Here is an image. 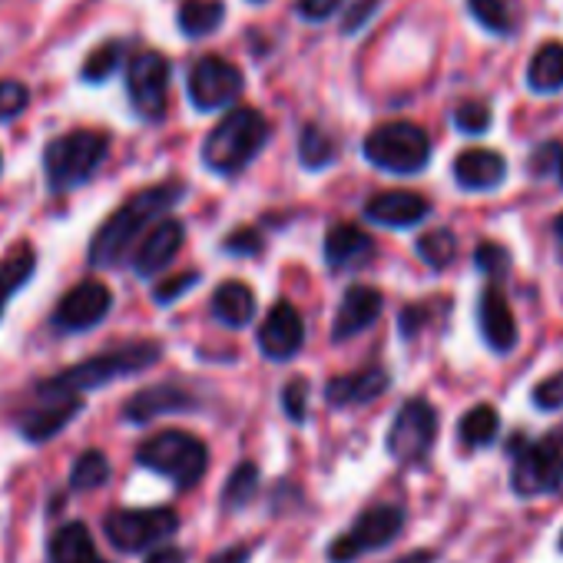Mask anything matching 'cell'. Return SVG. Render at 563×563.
<instances>
[{
  "label": "cell",
  "mask_w": 563,
  "mask_h": 563,
  "mask_svg": "<svg viewBox=\"0 0 563 563\" xmlns=\"http://www.w3.org/2000/svg\"><path fill=\"white\" fill-rule=\"evenodd\" d=\"M146 563H186V553L176 550V547H159L156 553H150Z\"/></svg>",
  "instance_id": "46"
},
{
  "label": "cell",
  "mask_w": 563,
  "mask_h": 563,
  "mask_svg": "<svg viewBox=\"0 0 563 563\" xmlns=\"http://www.w3.org/2000/svg\"><path fill=\"white\" fill-rule=\"evenodd\" d=\"M510 487L517 497H543L563 484V431H550L540 441L514 448Z\"/></svg>",
  "instance_id": "7"
},
{
  "label": "cell",
  "mask_w": 563,
  "mask_h": 563,
  "mask_svg": "<svg viewBox=\"0 0 563 563\" xmlns=\"http://www.w3.org/2000/svg\"><path fill=\"white\" fill-rule=\"evenodd\" d=\"M418 255H421L431 268H444V265H451V262H454V255H457V239H454V232H448V229H434V232L421 235V239H418Z\"/></svg>",
  "instance_id": "34"
},
{
  "label": "cell",
  "mask_w": 563,
  "mask_h": 563,
  "mask_svg": "<svg viewBox=\"0 0 563 563\" xmlns=\"http://www.w3.org/2000/svg\"><path fill=\"white\" fill-rule=\"evenodd\" d=\"M533 405L540 411H560L563 408V372L543 378L537 388H533Z\"/></svg>",
  "instance_id": "39"
},
{
  "label": "cell",
  "mask_w": 563,
  "mask_h": 563,
  "mask_svg": "<svg viewBox=\"0 0 563 563\" xmlns=\"http://www.w3.org/2000/svg\"><path fill=\"white\" fill-rule=\"evenodd\" d=\"M467 11L490 34H510V27H514L510 11H507L504 0H467Z\"/></svg>",
  "instance_id": "35"
},
{
  "label": "cell",
  "mask_w": 563,
  "mask_h": 563,
  "mask_svg": "<svg viewBox=\"0 0 563 563\" xmlns=\"http://www.w3.org/2000/svg\"><path fill=\"white\" fill-rule=\"evenodd\" d=\"M252 4H265V0H252Z\"/></svg>",
  "instance_id": "50"
},
{
  "label": "cell",
  "mask_w": 563,
  "mask_h": 563,
  "mask_svg": "<svg viewBox=\"0 0 563 563\" xmlns=\"http://www.w3.org/2000/svg\"><path fill=\"white\" fill-rule=\"evenodd\" d=\"M553 239H556V252H560V258H563V212L553 219Z\"/></svg>",
  "instance_id": "48"
},
{
  "label": "cell",
  "mask_w": 563,
  "mask_h": 563,
  "mask_svg": "<svg viewBox=\"0 0 563 563\" xmlns=\"http://www.w3.org/2000/svg\"><path fill=\"white\" fill-rule=\"evenodd\" d=\"M31 103V90L21 80H0V123L14 120L27 110Z\"/></svg>",
  "instance_id": "36"
},
{
  "label": "cell",
  "mask_w": 563,
  "mask_h": 563,
  "mask_svg": "<svg viewBox=\"0 0 563 563\" xmlns=\"http://www.w3.org/2000/svg\"><path fill=\"white\" fill-rule=\"evenodd\" d=\"M428 216V199L408 189H391V192H378L365 202V219L388 225V229H408L418 225Z\"/></svg>",
  "instance_id": "20"
},
{
  "label": "cell",
  "mask_w": 563,
  "mask_h": 563,
  "mask_svg": "<svg viewBox=\"0 0 563 563\" xmlns=\"http://www.w3.org/2000/svg\"><path fill=\"white\" fill-rule=\"evenodd\" d=\"M474 262H477V268H481V272H487V275H500V272L510 265V255H507L500 245H494V242H481V249L474 252Z\"/></svg>",
  "instance_id": "42"
},
{
  "label": "cell",
  "mask_w": 563,
  "mask_h": 563,
  "mask_svg": "<svg viewBox=\"0 0 563 563\" xmlns=\"http://www.w3.org/2000/svg\"><path fill=\"white\" fill-rule=\"evenodd\" d=\"M255 490H258V467L252 461L235 464L229 481H225V487H222V510L225 514L229 510H242L255 497Z\"/></svg>",
  "instance_id": "30"
},
{
  "label": "cell",
  "mask_w": 563,
  "mask_h": 563,
  "mask_svg": "<svg viewBox=\"0 0 563 563\" xmlns=\"http://www.w3.org/2000/svg\"><path fill=\"white\" fill-rule=\"evenodd\" d=\"M136 464L169 477L179 490H192L209 467V448L186 431H159L136 448Z\"/></svg>",
  "instance_id": "5"
},
{
  "label": "cell",
  "mask_w": 563,
  "mask_h": 563,
  "mask_svg": "<svg viewBox=\"0 0 563 563\" xmlns=\"http://www.w3.org/2000/svg\"><path fill=\"white\" fill-rule=\"evenodd\" d=\"M113 309V292L97 278H87L74 286L54 309V329L60 332H87L100 325Z\"/></svg>",
  "instance_id": "13"
},
{
  "label": "cell",
  "mask_w": 563,
  "mask_h": 563,
  "mask_svg": "<svg viewBox=\"0 0 563 563\" xmlns=\"http://www.w3.org/2000/svg\"><path fill=\"white\" fill-rule=\"evenodd\" d=\"M454 126H457L461 133L481 136V133H487V126H490V110H487L484 103L467 100V103H461V107L454 110Z\"/></svg>",
  "instance_id": "38"
},
{
  "label": "cell",
  "mask_w": 563,
  "mask_h": 563,
  "mask_svg": "<svg viewBox=\"0 0 563 563\" xmlns=\"http://www.w3.org/2000/svg\"><path fill=\"white\" fill-rule=\"evenodd\" d=\"M372 252H375L372 235H368L365 229L352 225V222H339V225H332L329 235H325V258H329V265H335V268H355V265H362Z\"/></svg>",
  "instance_id": "24"
},
{
  "label": "cell",
  "mask_w": 563,
  "mask_h": 563,
  "mask_svg": "<svg viewBox=\"0 0 563 563\" xmlns=\"http://www.w3.org/2000/svg\"><path fill=\"white\" fill-rule=\"evenodd\" d=\"M342 4H345V0H299L296 11H299V18H302V21H309V24H322V21H329Z\"/></svg>",
  "instance_id": "43"
},
{
  "label": "cell",
  "mask_w": 563,
  "mask_h": 563,
  "mask_svg": "<svg viewBox=\"0 0 563 563\" xmlns=\"http://www.w3.org/2000/svg\"><path fill=\"white\" fill-rule=\"evenodd\" d=\"M110 153V136L100 130H74L47 143L44 150V176L54 192L80 189L97 176Z\"/></svg>",
  "instance_id": "4"
},
{
  "label": "cell",
  "mask_w": 563,
  "mask_h": 563,
  "mask_svg": "<svg viewBox=\"0 0 563 563\" xmlns=\"http://www.w3.org/2000/svg\"><path fill=\"white\" fill-rule=\"evenodd\" d=\"M249 556H252V547H245V543H235V547H225L222 553L209 556L206 563H249Z\"/></svg>",
  "instance_id": "45"
},
{
  "label": "cell",
  "mask_w": 563,
  "mask_h": 563,
  "mask_svg": "<svg viewBox=\"0 0 563 563\" xmlns=\"http://www.w3.org/2000/svg\"><path fill=\"white\" fill-rule=\"evenodd\" d=\"M0 169H4V156H0Z\"/></svg>",
  "instance_id": "51"
},
{
  "label": "cell",
  "mask_w": 563,
  "mask_h": 563,
  "mask_svg": "<svg viewBox=\"0 0 563 563\" xmlns=\"http://www.w3.org/2000/svg\"><path fill=\"white\" fill-rule=\"evenodd\" d=\"M212 316L229 325V329H242L255 319V296L242 282H222V286L212 292Z\"/></svg>",
  "instance_id": "26"
},
{
  "label": "cell",
  "mask_w": 563,
  "mask_h": 563,
  "mask_svg": "<svg viewBox=\"0 0 563 563\" xmlns=\"http://www.w3.org/2000/svg\"><path fill=\"white\" fill-rule=\"evenodd\" d=\"M438 556L434 553H428V550H415V553H405L401 560H395V563H434Z\"/></svg>",
  "instance_id": "47"
},
{
  "label": "cell",
  "mask_w": 563,
  "mask_h": 563,
  "mask_svg": "<svg viewBox=\"0 0 563 563\" xmlns=\"http://www.w3.org/2000/svg\"><path fill=\"white\" fill-rule=\"evenodd\" d=\"M382 292L378 289H368V286H352L335 312V325H332V339L335 342H345V339H355L362 335L365 329L375 325V319L382 316Z\"/></svg>",
  "instance_id": "18"
},
{
  "label": "cell",
  "mask_w": 563,
  "mask_h": 563,
  "mask_svg": "<svg viewBox=\"0 0 563 563\" xmlns=\"http://www.w3.org/2000/svg\"><path fill=\"white\" fill-rule=\"evenodd\" d=\"M560 550H563V533H560Z\"/></svg>",
  "instance_id": "52"
},
{
  "label": "cell",
  "mask_w": 563,
  "mask_h": 563,
  "mask_svg": "<svg viewBox=\"0 0 563 563\" xmlns=\"http://www.w3.org/2000/svg\"><path fill=\"white\" fill-rule=\"evenodd\" d=\"M34 268H37V252L31 242H18L4 252V258H0V319H4L11 299L34 278Z\"/></svg>",
  "instance_id": "25"
},
{
  "label": "cell",
  "mask_w": 563,
  "mask_h": 563,
  "mask_svg": "<svg viewBox=\"0 0 563 563\" xmlns=\"http://www.w3.org/2000/svg\"><path fill=\"white\" fill-rule=\"evenodd\" d=\"M186 196L183 183H163L136 192L126 199L93 235L90 242V265L93 268H113L123 262V255L136 245V239L150 229V222H159L179 199Z\"/></svg>",
  "instance_id": "1"
},
{
  "label": "cell",
  "mask_w": 563,
  "mask_h": 563,
  "mask_svg": "<svg viewBox=\"0 0 563 563\" xmlns=\"http://www.w3.org/2000/svg\"><path fill=\"white\" fill-rule=\"evenodd\" d=\"M120 57H123V44H120V41H107V44H100V47L87 57L80 77H84L87 84H103V80H110V77L117 74Z\"/></svg>",
  "instance_id": "33"
},
{
  "label": "cell",
  "mask_w": 563,
  "mask_h": 563,
  "mask_svg": "<svg viewBox=\"0 0 563 563\" xmlns=\"http://www.w3.org/2000/svg\"><path fill=\"white\" fill-rule=\"evenodd\" d=\"M556 176H560V183H563V150H560V156H556Z\"/></svg>",
  "instance_id": "49"
},
{
  "label": "cell",
  "mask_w": 563,
  "mask_h": 563,
  "mask_svg": "<svg viewBox=\"0 0 563 563\" xmlns=\"http://www.w3.org/2000/svg\"><path fill=\"white\" fill-rule=\"evenodd\" d=\"M507 176V163L500 153L494 150H464L457 159H454V179L461 189L467 192H487V189H497Z\"/></svg>",
  "instance_id": "22"
},
{
  "label": "cell",
  "mask_w": 563,
  "mask_h": 563,
  "mask_svg": "<svg viewBox=\"0 0 563 563\" xmlns=\"http://www.w3.org/2000/svg\"><path fill=\"white\" fill-rule=\"evenodd\" d=\"M497 431H500V415H497V408H490V405L471 408V411L461 418V424H457V434H461V441H464L467 448H487V444L497 438Z\"/></svg>",
  "instance_id": "29"
},
{
  "label": "cell",
  "mask_w": 563,
  "mask_h": 563,
  "mask_svg": "<svg viewBox=\"0 0 563 563\" xmlns=\"http://www.w3.org/2000/svg\"><path fill=\"white\" fill-rule=\"evenodd\" d=\"M335 143H332V136L325 133V130H319V126H306L302 130V136H299V159L306 163V169H325V166H332L335 163Z\"/></svg>",
  "instance_id": "32"
},
{
  "label": "cell",
  "mask_w": 563,
  "mask_h": 563,
  "mask_svg": "<svg viewBox=\"0 0 563 563\" xmlns=\"http://www.w3.org/2000/svg\"><path fill=\"white\" fill-rule=\"evenodd\" d=\"M222 249L229 255H258L262 252V235L255 229H235V232L225 235Z\"/></svg>",
  "instance_id": "41"
},
{
  "label": "cell",
  "mask_w": 563,
  "mask_h": 563,
  "mask_svg": "<svg viewBox=\"0 0 563 563\" xmlns=\"http://www.w3.org/2000/svg\"><path fill=\"white\" fill-rule=\"evenodd\" d=\"M401 527H405V510L398 504H375L355 520V527L349 533L332 540L329 560L332 563H355L365 553L388 547L401 533Z\"/></svg>",
  "instance_id": "9"
},
{
  "label": "cell",
  "mask_w": 563,
  "mask_h": 563,
  "mask_svg": "<svg viewBox=\"0 0 563 563\" xmlns=\"http://www.w3.org/2000/svg\"><path fill=\"white\" fill-rule=\"evenodd\" d=\"M265 140H268L265 117L252 107H235L206 133L202 163H206V169H212L219 176H235L262 153Z\"/></svg>",
  "instance_id": "3"
},
{
  "label": "cell",
  "mask_w": 563,
  "mask_h": 563,
  "mask_svg": "<svg viewBox=\"0 0 563 563\" xmlns=\"http://www.w3.org/2000/svg\"><path fill=\"white\" fill-rule=\"evenodd\" d=\"M186 90H189V100L199 113L225 110L242 93V70L235 64H229L225 57L206 54L192 64Z\"/></svg>",
  "instance_id": "11"
},
{
  "label": "cell",
  "mask_w": 563,
  "mask_h": 563,
  "mask_svg": "<svg viewBox=\"0 0 563 563\" xmlns=\"http://www.w3.org/2000/svg\"><path fill=\"white\" fill-rule=\"evenodd\" d=\"M179 530V514L173 507H126L103 520L107 540L123 553H143L166 543Z\"/></svg>",
  "instance_id": "8"
},
{
  "label": "cell",
  "mask_w": 563,
  "mask_h": 563,
  "mask_svg": "<svg viewBox=\"0 0 563 563\" xmlns=\"http://www.w3.org/2000/svg\"><path fill=\"white\" fill-rule=\"evenodd\" d=\"M196 408V398L176 385H153L136 391L126 405H123V418L130 424H150L163 415H176V411H189Z\"/></svg>",
  "instance_id": "19"
},
{
  "label": "cell",
  "mask_w": 563,
  "mask_h": 563,
  "mask_svg": "<svg viewBox=\"0 0 563 563\" xmlns=\"http://www.w3.org/2000/svg\"><path fill=\"white\" fill-rule=\"evenodd\" d=\"M225 21L222 0H183L176 24L186 37H209Z\"/></svg>",
  "instance_id": "28"
},
{
  "label": "cell",
  "mask_w": 563,
  "mask_h": 563,
  "mask_svg": "<svg viewBox=\"0 0 563 563\" xmlns=\"http://www.w3.org/2000/svg\"><path fill=\"white\" fill-rule=\"evenodd\" d=\"M477 325H481V335H484V342L490 345V352L507 355V352L517 349V322H514L510 302H507L494 286H487V289L481 292V302H477Z\"/></svg>",
  "instance_id": "17"
},
{
  "label": "cell",
  "mask_w": 563,
  "mask_h": 563,
  "mask_svg": "<svg viewBox=\"0 0 563 563\" xmlns=\"http://www.w3.org/2000/svg\"><path fill=\"white\" fill-rule=\"evenodd\" d=\"M306 345V322L302 316L289 306V302H278L268 319L258 329V349L265 358L272 362H289L302 352Z\"/></svg>",
  "instance_id": "14"
},
{
  "label": "cell",
  "mask_w": 563,
  "mask_h": 563,
  "mask_svg": "<svg viewBox=\"0 0 563 563\" xmlns=\"http://www.w3.org/2000/svg\"><path fill=\"white\" fill-rule=\"evenodd\" d=\"M375 11H378V0H358V4L349 11V18H345L342 31H345V34H358V31L365 27V21H368Z\"/></svg>",
  "instance_id": "44"
},
{
  "label": "cell",
  "mask_w": 563,
  "mask_h": 563,
  "mask_svg": "<svg viewBox=\"0 0 563 563\" xmlns=\"http://www.w3.org/2000/svg\"><path fill=\"white\" fill-rule=\"evenodd\" d=\"M391 378L385 368H362L355 375H339L325 385V398L332 408H358L388 391Z\"/></svg>",
  "instance_id": "21"
},
{
  "label": "cell",
  "mask_w": 563,
  "mask_h": 563,
  "mask_svg": "<svg viewBox=\"0 0 563 563\" xmlns=\"http://www.w3.org/2000/svg\"><path fill=\"white\" fill-rule=\"evenodd\" d=\"M84 411V401L80 395H57V398H44L41 408L27 411L21 421H18V431L24 434V441L31 444H44L51 438H57L77 415Z\"/></svg>",
  "instance_id": "15"
},
{
  "label": "cell",
  "mask_w": 563,
  "mask_h": 563,
  "mask_svg": "<svg viewBox=\"0 0 563 563\" xmlns=\"http://www.w3.org/2000/svg\"><path fill=\"white\" fill-rule=\"evenodd\" d=\"M186 239V229L179 219H159L140 242L136 255H133V268L140 275H156L163 268H169V262L179 255Z\"/></svg>",
  "instance_id": "16"
},
{
  "label": "cell",
  "mask_w": 563,
  "mask_h": 563,
  "mask_svg": "<svg viewBox=\"0 0 563 563\" xmlns=\"http://www.w3.org/2000/svg\"><path fill=\"white\" fill-rule=\"evenodd\" d=\"M282 408H286V415L302 424L306 415H309V378H292L286 388H282Z\"/></svg>",
  "instance_id": "37"
},
{
  "label": "cell",
  "mask_w": 563,
  "mask_h": 563,
  "mask_svg": "<svg viewBox=\"0 0 563 563\" xmlns=\"http://www.w3.org/2000/svg\"><path fill=\"white\" fill-rule=\"evenodd\" d=\"M163 355V345L159 342H130V345H120L113 352H103L97 358H87L47 382L37 385V395L41 398H57V395H80V391H93V388H103L117 378H126V375H136V372H146L159 362Z\"/></svg>",
  "instance_id": "2"
},
{
  "label": "cell",
  "mask_w": 563,
  "mask_h": 563,
  "mask_svg": "<svg viewBox=\"0 0 563 563\" xmlns=\"http://www.w3.org/2000/svg\"><path fill=\"white\" fill-rule=\"evenodd\" d=\"M362 153H365V159L372 166H378L385 173L411 176V173H421L428 166V159H431V136L418 123L391 120V123L375 126L365 136Z\"/></svg>",
  "instance_id": "6"
},
{
  "label": "cell",
  "mask_w": 563,
  "mask_h": 563,
  "mask_svg": "<svg viewBox=\"0 0 563 563\" xmlns=\"http://www.w3.org/2000/svg\"><path fill=\"white\" fill-rule=\"evenodd\" d=\"M47 563H107V560L97 553V543H93L87 523L70 520V523H64V527H57L51 533Z\"/></svg>",
  "instance_id": "23"
},
{
  "label": "cell",
  "mask_w": 563,
  "mask_h": 563,
  "mask_svg": "<svg viewBox=\"0 0 563 563\" xmlns=\"http://www.w3.org/2000/svg\"><path fill=\"white\" fill-rule=\"evenodd\" d=\"M527 87L533 93L563 90V44H543L527 67Z\"/></svg>",
  "instance_id": "27"
},
{
  "label": "cell",
  "mask_w": 563,
  "mask_h": 563,
  "mask_svg": "<svg viewBox=\"0 0 563 563\" xmlns=\"http://www.w3.org/2000/svg\"><path fill=\"white\" fill-rule=\"evenodd\" d=\"M438 441V408L424 398H411L398 408L388 428V454L398 464H418Z\"/></svg>",
  "instance_id": "10"
},
{
  "label": "cell",
  "mask_w": 563,
  "mask_h": 563,
  "mask_svg": "<svg viewBox=\"0 0 563 563\" xmlns=\"http://www.w3.org/2000/svg\"><path fill=\"white\" fill-rule=\"evenodd\" d=\"M126 93L143 120H163L169 93V60L156 51H143L126 67Z\"/></svg>",
  "instance_id": "12"
},
{
  "label": "cell",
  "mask_w": 563,
  "mask_h": 563,
  "mask_svg": "<svg viewBox=\"0 0 563 563\" xmlns=\"http://www.w3.org/2000/svg\"><path fill=\"white\" fill-rule=\"evenodd\" d=\"M110 481V461L103 451H84L70 471V490H97Z\"/></svg>",
  "instance_id": "31"
},
{
  "label": "cell",
  "mask_w": 563,
  "mask_h": 563,
  "mask_svg": "<svg viewBox=\"0 0 563 563\" xmlns=\"http://www.w3.org/2000/svg\"><path fill=\"white\" fill-rule=\"evenodd\" d=\"M192 286H199V272L173 275V278H166V282H163V286H156V302H159V306H169V302H176L183 292H189Z\"/></svg>",
  "instance_id": "40"
}]
</instances>
